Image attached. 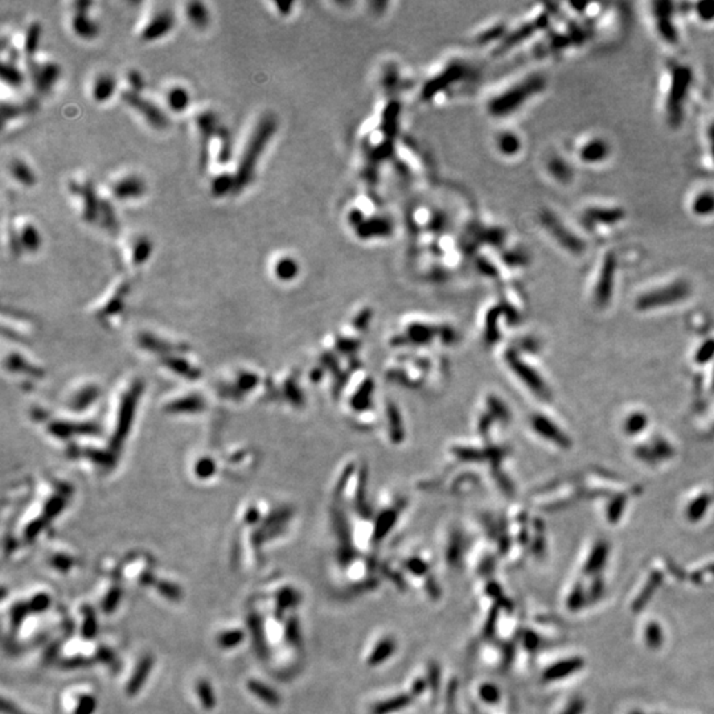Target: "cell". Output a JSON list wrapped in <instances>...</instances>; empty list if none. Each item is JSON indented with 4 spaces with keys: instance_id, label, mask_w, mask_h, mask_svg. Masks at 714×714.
<instances>
[{
    "instance_id": "3957f363",
    "label": "cell",
    "mask_w": 714,
    "mask_h": 714,
    "mask_svg": "<svg viewBox=\"0 0 714 714\" xmlns=\"http://www.w3.org/2000/svg\"><path fill=\"white\" fill-rule=\"evenodd\" d=\"M69 190L81 199L82 204V219L86 222H98L99 209H101V200L95 192L93 183L89 180H85L82 183L79 181H70Z\"/></svg>"
},
{
    "instance_id": "d6986e66",
    "label": "cell",
    "mask_w": 714,
    "mask_h": 714,
    "mask_svg": "<svg viewBox=\"0 0 714 714\" xmlns=\"http://www.w3.org/2000/svg\"><path fill=\"white\" fill-rule=\"evenodd\" d=\"M152 666H154V659L151 656H144L142 660L139 662L137 671L132 675V679L130 680L128 685H127V693L130 696H132L137 692H139L143 682H146V677L148 676L150 671L152 669Z\"/></svg>"
},
{
    "instance_id": "e575fe53",
    "label": "cell",
    "mask_w": 714,
    "mask_h": 714,
    "mask_svg": "<svg viewBox=\"0 0 714 714\" xmlns=\"http://www.w3.org/2000/svg\"><path fill=\"white\" fill-rule=\"evenodd\" d=\"M126 79L128 85H130V90L137 92V93H142V90L144 89V79H143L141 72L130 70L127 73Z\"/></svg>"
},
{
    "instance_id": "d4e9b609",
    "label": "cell",
    "mask_w": 714,
    "mask_h": 714,
    "mask_svg": "<svg viewBox=\"0 0 714 714\" xmlns=\"http://www.w3.org/2000/svg\"><path fill=\"white\" fill-rule=\"evenodd\" d=\"M40 39H41V26H40V23L33 21L27 28L26 37H24V53L28 56V59H32L34 56V53L39 48Z\"/></svg>"
},
{
    "instance_id": "4dcf8cb0",
    "label": "cell",
    "mask_w": 714,
    "mask_h": 714,
    "mask_svg": "<svg viewBox=\"0 0 714 714\" xmlns=\"http://www.w3.org/2000/svg\"><path fill=\"white\" fill-rule=\"evenodd\" d=\"M295 272H297V265H295V262H294L291 258H288V257L281 258V259L277 262V265H275V274H277V277H278V278H281V279H285V281H287V279H291V278L295 275Z\"/></svg>"
},
{
    "instance_id": "f6af8a7d",
    "label": "cell",
    "mask_w": 714,
    "mask_h": 714,
    "mask_svg": "<svg viewBox=\"0 0 714 714\" xmlns=\"http://www.w3.org/2000/svg\"><path fill=\"white\" fill-rule=\"evenodd\" d=\"M1 709L6 714H27L20 709H17L12 702H8L6 698H3V701H1Z\"/></svg>"
},
{
    "instance_id": "f35d334b",
    "label": "cell",
    "mask_w": 714,
    "mask_h": 714,
    "mask_svg": "<svg viewBox=\"0 0 714 714\" xmlns=\"http://www.w3.org/2000/svg\"><path fill=\"white\" fill-rule=\"evenodd\" d=\"M479 693H480V697L483 698L486 702H490V704L499 701V696H500L499 695V689L495 685H492V684L482 685Z\"/></svg>"
},
{
    "instance_id": "7402d4cb",
    "label": "cell",
    "mask_w": 714,
    "mask_h": 714,
    "mask_svg": "<svg viewBox=\"0 0 714 714\" xmlns=\"http://www.w3.org/2000/svg\"><path fill=\"white\" fill-rule=\"evenodd\" d=\"M608 154V146L603 141L595 139L587 143L586 146L581 151V158L588 163H597L601 161L607 157Z\"/></svg>"
},
{
    "instance_id": "8d00e7d4",
    "label": "cell",
    "mask_w": 714,
    "mask_h": 714,
    "mask_svg": "<svg viewBox=\"0 0 714 714\" xmlns=\"http://www.w3.org/2000/svg\"><path fill=\"white\" fill-rule=\"evenodd\" d=\"M97 708V700L92 696H82L79 700L76 713L75 714H93Z\"/></svg>"
},
{
    "instance_id": "1f68e13d",
    "label": "cell",
    "mask_w": 714,
    "mask_h": 714,
    "mask_svg": "<svg viewBox=\"0 0 714 714\" xmlns=\"http://www.w3.org/2000/svg\"><path fill=\"white\" fill-rule=\"evenodd\" d=\"M588 216L591 220H597V221H617L619 219H622L623 213L620 210H606V209H593L588 212Z\"/></svg>"
},
{
    "instance_id": "44dd1931",
    "label": "cell",
    "mask_w": 714,
    "mask_h": 714,
    "mask_svg": "<svg viewBox=\"0 0 714 714\" xmlns=\"http://www.w3.org/2000/svg\"><path fill=\"white\" fill-rule=\"evenodd\" d=\"M216 138L219 139V155L217 161L220 164H226L230 161L232 152H233V138L230 131L225 126H220L217 130Z\"/></svg>"
},
{
    "instance_id": "9c48e42d",
    "label": "cell",
    "mask_w": 714,
    "mask_h": 714,
    "mask_svg": "<svg viewBox=\"0 0 714 714\" xmlns=\"http://www.w3.org/2000/svg\"><path fill=\"white\" fill-rule=\"evenodd\" d=\"M70 28L82 40H93L99 33V26L93 20L89 11H76L70 17Z\"/></svg>"
},
{
    "instance_id": "d6a6232c",
    "label": "cell",
    "mask_w": 714,
    "mask_h": 714,
    "mask_svg": "<svg viewBox=\"0 0 714 714\" xmlns=\"http://www.w3.org/2000/svg\"><path fill=\"white\" fill-rule=\"evenodd\" d=\"M97 634V618L90 607H85V620L82 627V635L86 639H92Z\"/></svg>"
},
{
    "instance_id": "9a60e30c",
    "label": "cell",
    "mask_w": 714,
    "mask_h": 714,
    "mask_svg": "<svg viewBox=\"0 0 714 714\" xmlns=\"http://www.w3.org/2000/svg\"><path fill=\"white\" fill-rule=\"evenodd\" d=\"M154 250V244L147 236H138L131 245V259L135 266H141L147 262Z\"/></svg>"
},
{
    "instance_id": "ffe728a7",
    "label": "cell",
    "mask_w": 714,
    "mask_h": 714,
    "mask_svg": "<svg viewBox=\"0 0 714 714\" xmlns=\"http://www.w3.org/2000/svg\"><path fill=\"white\" fill-rule=\"evenodd\" d=\"M97 224H99L103 229L110 232L111 235H115L118 232V229H119L118 217L115 215L114 206H111L109 200H105V199L101 200V209H99V216H98Z\"/></svg>"
},
{
    "instance_id": "74e56055",
    "label": "cell",
    "mask_w": 714,
    "mask_h": 714,
    "mask_svg": "<svg viewBox=\"0 0 714 714\" xmlns=\"http://www.w3.org/2000/svg\"><path fill=\"white\" fill-rule=\"evenodd\" d=\"M50 604V598L47 594H37L34 595L30 602V610L33 613H41L47 610Z\"/></svg>"
},
{
    "instance_id": "52a82bcc",
    "label": "cell",
    "mask_w": 714,
    "mask_h": 714,
    "mask_svg": "<svg viewBox=\"0 0 714 714\" xmlns=\"http://www.w3.org/2000/svg\"><path fill=\"white\" fill-rule=\"evenodd\" d=\"M147 192L146 181L141 176L135 174H128L119 177L115 180L111 186V193L112 196L119 201H130V200H138L143 197Z\"/></svg>"
},
{
    "instance_id": "836d02e7",
    "label": "cell",
    "mask_w": 714,
    "mask_h": 714,
    "mask_svg": "<svg viewBox=\"0 0 714 714\" xmlns=\"http://www.w3.org/2000/svg\"><path fill=\"white\" fill-rule=\"evenodd\" d=\"M121 597H122V590L119 587L111 588L110 591L108 593V595L105 597V601L102 603L103 610L106 613L114 611V608L118 606V603L121 601Z\"/></svg>"
},
{
    "instance_id": "8fae6325",
    "label": "cell",
    "mask_w": 714,
    "mask_h": 714,
    "mask_svg": "<svg viewBox=\"0 0 714 714\" xmlns=\"http://www.w3.org/2000/svg\"><path fill=\"white\" fill-rule=\"evenodd\" d=\"M17 239L21 248V252L36 253L41 248L43 238L37 226L32 222H24L19 229H16Z\"/></svg>"
},
{
    "instance_id": "ba28073f",
    "label": "cell",
    "mask_w": 714,
    "mask_h": 714,
    "mask_svg": "<svg viewBox=\"0 0 714 714\" xmlns=\"http://www.w3.org/2000/svg\"><path fill=\"white\" fill-rule=\"evenodd\" d=\"M689 81H691V73L688 69L685 68H680L676 70L675 73V79H673V88H672V92H671V99H669V112H671V118H680V109H682V102L684 99V95L689 86Z\"/></svg>"
},
{
    "instance_id": "ac0fdd59",
    "label": "cell",
    "mask_w": 714,
    "mask_h": 714,
    "mask_svg": "<svg viewBox=\"0 0 714 714\" xmlns=\"http://www.w3.org/2000/svg\"><path fill=\"white\" fill-rule=\"evenodd\" d=\"M186 16L190 20V24L195 26L199 30L206 28L209 24L210 16L206 8V4L201 1H190L186 6Z\"/></svg>"
},
{
    "instance_id": "4fadbf2b",
    "label": "cell",
    "mask_w": 714,
    "mask_h": 714,
    "mask_svg": "<svg viewBox=\"0 0 714 714\" xmlns=\"http://www.w3.org/2000/svg\"><path fill=\"white\" fill-rule=\"evenodd\" d=\"M210 195L216 199H221L228 195H236V176L232 172H220L215 175L210 180Z\"/></svg>"
},
{
    "instance_id": "5b68a950",
    "label": "cell",
    "mask_w": 714,
    "mask_h": 714,
    "mask_svg": "<svg viewBox=\"0 0 714 714\" xmlns=\"http://www.w3.org/2000/svg\"><path fill=\"white\" fill-rule=\"evenodd\" d=\"M28 68H30L33 86L40 95L50 93L52 89L54 88V85L57 83V81L61 77V66L53 61H48V63L30 61Z\"/></svg>"
},
{
    "instance_id": "6da1fadb",
    "label": "cell",
    "mask_w": 714,
    "mask_h": 714,
    "mask_svg": "<svg viewBox=\"0 0 714 714\" xmlns=\"http://www.w3.org/2000/svg\"><path fill=\"white\" fill-rule=\"evenodd\" d=\"M277 130V119L274 115H264L254 127L249 141L238 160L236 176V193L245 190L253 181L255 168L262 152L265 151L272 134Z\"/></svg>"
},
{
    "instance_id": "e0dca14e",
    "label": "cell",
    "mask_w": 714,
    "mask_h": 714,
    "mask_svg": "<svg viewBox=\"0 0 714 714\" xmlns=\"http://www.w3.org/2000/svg\"><path fill=\"white\" fill-rule=\"evenodd\" d=\"M0 77H1L3 83H6L7 86H10L12 89L21 88L24 83V79H26L24 73L20 70V68L16 65L14 60H8V61L4 60L1 63Z\"/></svg>"
},
{
    "instance_id": "277c9868",
    "label": "cell",
    "mask_w": 714,
    "mask_h": 714,
    "mask_svg": "<svg viewBox=\"0 0 714 714\" xmlns=\"http://www.w3.org/2000/svg\"><path fill=\"white\" fill-rule=\"evenodd\" d=\"M219 115L213 110H203L196 117V127L200 134V167L201 171H206L209 160V143L212 137H216L217 130L220 128Z\"/></svg>"
},
{
    "instance_id": "83f0119b",
    "label": "cell",
    "mask_w": 714,
    "mask_h": 714,
    "mask_svg": "<svg viewBox=\"0 0 714 714\" xmlns=\"http://www.w3.org/2000/svg\"><path fill=\"white\" fill-rule=\"evenodd\" d=\"M408 704H409V697L408 696H399V697L393 698V700H389V701H385V702H380L375 708V713H392V712H396V711H399L401 708L406 706Z\"/></svg>"
},
{
    "instance_id": "f546056e",
    "label": "cell",
    "mask_w": 714,
    "mask_h": 714,
    "mask_svg": "<svg viewBox=\"0 0 714 714\" xmlns=\"http://www.w3.org/2000/svg\"><path fill=\"white\" fill-rule=\"evenodd\" d=\"M27 109V105H21V103H15V102H3L1 103V121H3V126L6 125V122L8 121H12L17 117H20L24 110Z\"/></svg>"
},
{
    "instance_id": "30bf717a",
    "label": "cell",
    "mask_w": 714,
    "mask_h": 714,
    "mask_svg": "<svg viewBox=\"0 0 714 714\" xmlns=\"http://www.w3.org/2000/svg\"><path fill=\"white\" fill-rule=\"evenodd\" d=\"M115 90H117L115 77L111 73H99L95 76L92 82L90 95L95 102L103 103L111 99V97L115 95Z\"/></svg>"
},
{
    "instance_id": "5bb4252c",
    "label": "cell",
    "mask_w": 714,
    "mask_h": 714,
    "mask_svg": "<svg viewBox=\"0 0 714 714\" xmlns=\"http://www.w3.org/2000/svg\"><path fill=\"white\" fill-rule=\"evenodd\" d=\"M581 666H582V662L579 659H568V660L558 662L557 664L551 666L544 673V679L548 680V682H555V680L565 679L566 676L577 672L581 668Z\"/></svg>"
},
{
    "instance_id": "d590c367",
    "label": "cell",
    "mask_w": 714,
    "mask_h": 714,
    "mask_svg": "<svg viewBox=\"0 0 714 714\" xmlns=\"http://www.w3.org/2000/svg\"><path fill=\"white\" fill-rule=\"evenodd\" d=\"M158 588L161 593V595H164L166 598L168 599H172V601H177L180 597H181V590L179 587L174 585V584H170V582H159Z\"/></svg>"
},
{
    "instance_id": "7a4b0ae2",
    "label": "cell",
    "mask_w": 714,
    "mask_h": 714,
    "mask_svg": "<svg viewBox=\"0 0 714 714\" xmlns=\"http://www.w3.org/2000/svg\"><path fill=\"white\" fill-rule=\"evenodd\" d=\"M122 101L126 103L128 108L137 111L142 115L143 119L157 130H164L170 125V119L163 109H160L158 105H155L152 101L143 97L142 93H137L132 90H123L122 92Z\"/></svg>"
},
{
    "instance_id": "4316f807",
    "label": "cell",
    "mask_w": 714,
    "mask_h": 714,
    "mask_svg": "<svg viewBox=\"0 0 714 714\" xmlns=\"http://www.w3.org/2000/svg\"><path fill=\"white\" fill-rule=\"evenodd\" d=\"M245 634L241 630H228L217 637V644L221 648H235L244 640Z\"/></svg>"
},
{
    "instance_id": "603a6c76",
    "label": "cell",
    "mask_w": 714,
    "mask_h": 714,
    "mask_svg": "<svg viewBox=\"0 0 714 714\" xmlns=\"http://www.w3.org/2000/svg\"><path fill=\"white\" fill-rule=\"evenodd\" d=\"M248 688L253 695H255L259 700H262L264 702H266L268 705L275 706L281 702L279 695L275 691H272L270 686L265 685L264 682L250 680L248 682Z\"/></svg>"
},
{
    "instance_id": "7bdbcfd3",
    "label": "cell",
    "mask_w": 714,
    "mask_h": 714,
    "mask_svg": "<svg viewBox=\"0 0 714 714\" xmlns=\"http://www.w3.org/2000/svg\"><path fill=\"white\" fill-rule=\"evenodd\" d=\"M697 12L700 16L705 20L714 19V1L711 3H700L697 6Z\"/></svg>"
},
{
    "instance_id": "f1b7e54d",
    "label": "cell",
    "mask_w": 714,
    "mask_h": 714,
    "mask_svg": "<svg viewBox=\"0 0 714 714\" xmlns=\"http://www.w3.org/2000/svg\"><path fill=\"white\" fill-rule=\"evenodd\" d=\"M693 210L697 215H711L714 212V195L712 193H702L693 203Z\"/></svg>"
},
{
    "instance_id": "ee69618b",
    "label": "cell",
    "mask_w": 714,
    "mask_h": 714,
    "mask_svg": "<svg viewBox=\"0 0 714 714\" xmlns=\"http://www.w3.org/2000/svg\"><path fill=\"white\" fill-rule=\"evenodd\" d=\"M408 566H409V569H410L413 573H415V574H424V573L426 571V569H428L426 564H425V562H422V561H419V559H412V561L408 564Z\"/></svg>"
},
{
    "instance_id": "484cf974",
    "label": "cell",
    "mask_w": 714,
    "mask_h": 714,
    "mask_svg": "<svg viewBox=\"0 0 714 714\" xmlns=\"http://www.w3.org/2000/svg\"><path fill=\"white\" fill-rule=\"evenodd\" d=\"M196 692L206 711H210L216 706V697H215L213 689L209 682L206 680H200L196 685Z\"/></svg>"
},
{
    "instance_id": "8992f818",
    "label": "cell",
    "mask_w": 714,
    "mask_h": 714,
    "mask_svg": "<svg viewBox=\"0 0 714 714\" xmlns=\"http://www.w3.org/2000/svg\"><path fill=\"white\" fill-rule=\"evenodd\" d=\"M175 15L171 10H160L151 16L141 31L142 41H155L163 39L174 30Z\"/></svg>"
},
{
    "instance_id": "60d3db41",
    "label": "cell",
    "mask_w": 714,
    "mask_h": 714,
    "mask_svg": "<svg viewBox=\"0 0 714 714\" xmlns=\"http://www.w3.org/2000/svg\"><path fill=\"white\" fill-rule=\"evenodd\" d=\"M28 611H30V607H27L26 604H17V606H15V607H14V610H12V615H11V622H12V624L16 626V627H17V626H20V624H21V622H23V619L26 618V615H27V613H28Z\"/></svg>"
},
{
    "instance_id": "b9f144b4",
    "label": "cell",
    "mask_w": 714,
    "mask_h": 714,
    "mask_svg": "<svg viewBox=\"0 0 714 714\" xmlns=\"http://www.w3.org/2000/svg\"><path fill=\"white\" fill-rule=\"evenodd\" d=\"M287 639L288 642L291 643H299L301 640V633H299V626H298V622L295 620H291L288 623V627H287Z\"/></svg>"
},
{
    "instance_id": "2e32d148",
    "label": "cell",
    "mask_w": 714,
    "mask_h": 714,
    "mask_svg": "<svg viewBox=\"0 0 714 714\" xmlns=\"http://www.w3.org/2000/svg\"><path fill=\"white\" fill-rule=\"evenodd\" d=\"M10 174L16 181L24 187H33L36 184V174L31 167L21 159H14L10 164Z\"/></svg>"
},
{
    "instance_id": "7c38bea8",
    "label": "cell",
    "mask_w": 714,
    "mask_h": 714,
    "mask_svg": "<svg viewBox=\"0 0 714 714\" xmlns=\"http://www.w3.org/2000/svg\"><path fill=\"white\" fill-rule=\"evenodd\" d=\"M166 103L168 109L180 114L190 108V95L187 88L181 85H174L166 92Z\"/></svg>"
},
{
    "instance_id": "ab89813d",
    "label": "cell",
    "mask_w": 714,
    "mask_h": 714,
    "mask_svg": "<svg viewBox=\"0 0 714 714\" xmlns=\"http://www.w3.org/2000/svg\"><path fill=\"white\" fill-rule=\"evenodd\" d=\"M278 601H279V606H282V607H286V608H287V607H290V606L295 604L294 602L297 601V593H295L294 590L288 588V587H287V588H284L282 591H279Z\"/></svg>"
},
{
    "instance_id": "cb8c5ba5",
    "label": "cell",
    "mask_w": 714,
    "mask_h": 714,
    "mask_svg": "<svg viewBox=\"0 0 714 714\" xmlns=\"http://www.w3.org/2000/svg\"><path fill=\"white\" fill-rule=\"evenodd\" d=\"M395 651H396V642H395V639L386 637V639L381 640L380 643L377 644V647L373 650L368 663L370 666H377V664H380L382 662H385L388 657H390V655H393Z\"/></svg>"
},
{
    "instance_id": "bcb514c9",
    "label": "cell",
    "mask_w": 714,
    "mask_h": 714,
    "mask_svg": "<svg viewBox=\"0 0 714 714\" xmlns=\"http://www.w3.org/2000/svg\"><path fill=\"white\" fill-rule=\"evenodd\" d=\"M582 709H584V706L581 705V702L579 701H574L566 708V711L564 712V714H581Z\"/></svg>"
}]
</instances>
